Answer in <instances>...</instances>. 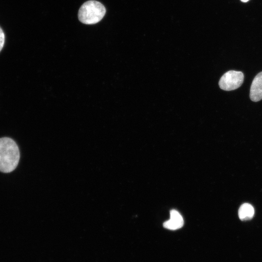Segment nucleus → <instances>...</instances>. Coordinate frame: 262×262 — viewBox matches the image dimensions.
<instances>
[{
	"label": "nucleus",
	"instance_id": "f257e3e1",
	"mask_svg": "<svg viewBox=\"0 0 262 262\" xmlns=\"http://www.w3.org/2000/svg\"><path fill=\"white\" fill-rule=\"evenodd\" d=\"M20 153L16 143L7 137L0 138V171L10 173L14 171L19 162Z\"/></svg>",
	"mask_w": 262,
	"mask_h": 262
},
{
	"label": "nucleus",
	"instance_id": "423d86ee",
	"mask_svg": "<svg viewBox=\"0 0 262 262\" xmlns=\"http://www.w3.org/2000/svg\"><path fill=\"white\" fill-rule=\"evenodd\" d=\"M254 212V209L250 204L245 203L239 209L238 216L242 221L249 220L253 217Z\"/></svg>",
	"mask_w": 262,
	"mask_h": 262
},
{
	"label": "nucleus",
	"instance_id": "f03ea898",
	"mask_svg": "<svg viewBox=\"0 0 262 262\" xmlns=\"http://www.w3.org/2000/svg\"><path fill=\"white\" fill-rule=\"evenodd\" d=\"M106 13V9L100 2L94 0L84 2L78 13L79 20L85 24H94L100 21Z\"/></svg>",
	"mask_w": 262,
	"mask_h": 262
},
{
	"label": "nucleus",
	"instance_id": "20e7f679",
	"mask_svg": "<svg viewBox=\"0 0 262 262\" xmlns=\"http://www.w3.org/2000/svg\"><path fill=\"white\" fill-rule=\"evenodd\" d=\"M249 97L254 102L262 99V71L254 77L251 85Z\"/></svg>",
	"mask_w": 262,
	"mask_h": 262
},
{
	"label": "nucleus",
	"instance_id": "6e6552de",
	"mask_svg": "<svg viewBox=\"0 0 262 262\" xmlns=\"http://www.w3.org/2000/svg\"><path fill=\"white\" fill-rule=\"evenodd\" d=\"M242 2H246L248 1L249 0H241Z\"/></svg>",
	"mask_w": 262,
	"mask_h": 262
},
{
	"label": "nucleus",
	"instance_id": "39448f33",
	"mask_svg": "<svg viewBox=\"0 0 262 262\" xmlns=\"http://www.w3.org/2000/svg\"><path fill=\"white\" fill-rule=\"evenodd\" d=\"M170 219L164 222L163 226L167 229L176 230L181 228L184 224V221L181 214L176 210L170 211Z\"/></svg>",
	"mask_w": 262,
	"mask_h": 262
},
{
	"label": "nucleus",
	"instance_id": "7ed1b4c3",
	"mask_svg": "<svg viewBox=\"0 0 262 262\" xmlns=\"http://www.w3.org/2000/svg\"><path fill=\"white\" fill-rule=\"evenodd\" d=\"M244 75L241 71L230 70L221 77L219 85L221 89L231 91L237 89L243 83Z\"/></svg>",
	"mask_w": 262,
	"mask_h": 262
},
{
	"label": "nucleus",
	"instance_id": "0eeeda50",
	"mask_svg": "<svg viewBox=\"0 0 262 262\" xmlns=\"http://www.w3.org/2000/svg\"><path fill=\"white\" fill-rule=\"evenodd\" d=\"M5 42V35L2 29L0 27V52L3 48Z\"/></svg>",
	"mask_w": 262,
	"mask_h": 262
}]
</instances>
